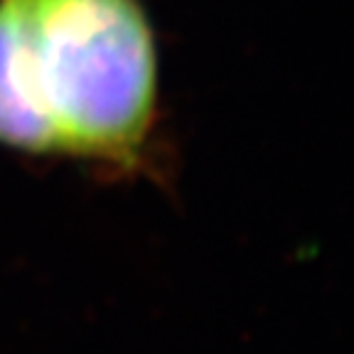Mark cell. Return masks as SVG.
Wrapping results in <instances>:
<instances>
[{
  "mask_svg": "<svg viewBox=\"0 0 354 354\" xmlns=\"http://www.w3.org/2000/svg\"><path fill=\"white\" fill-rule=\"evenodd\" d=\"M158 47L140 0H0V145L158 175Z\"/></svg>",
  "mask_w": 354,
  "mask_h": 354,
  "instance_id": "1",
  "label": "cell"
}]
</instances>
